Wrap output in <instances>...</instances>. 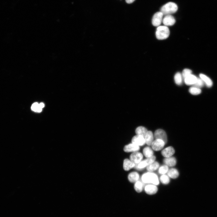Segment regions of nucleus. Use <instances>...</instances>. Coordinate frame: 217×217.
<instances>
[{
	"instance_id": "nucleus-1",
	"label": "nucleus",
	"mask_w": 217,
	"mask_h": 217,
	"mask_svg": "<svg viewBox=\"0 0 217 217\" xmlns=\"http://www.w3.org/2000/svg\"><path fill=\"white\" fill-rule=\"evenodd\" d=\"M141 180L144 183H151L155 185H158L159 184L157 175L151 172L143 174L141 177Z\"/></svg>"
},
{
	"instance_id": "nucleus-2",
	"label": "nucleus",
	"mask_w": 217,
	"mask_h": 217,
	"mask_svg": "<svg viewBox=\"0 0 217 217\" xmlns=\"http://www.w3.org/2000/svg\"><path fill=\"white\" fill-rule=\"evenodd\" d=\"M178 9V6L175 3L170 2L162 6L160 9V11L163 15H171L175 13Z\"/></svg>"
},
{
	"instance_id": "nucleus-3",
	"label": "nucleus",
	"mask_w": 217,
	"mask_h": 217,
	"mask_svg": "<svg viewBox=\"0 0 217 217\" xmlns=\"http://www.w3.org/2000/svg\"><path fill=\"white\" fill-rule=\"evenodd\" d=\"M170 31L168 27L165 26H159L157 28L156 35L159 40L167 39L169 36Z\"/></svg>"
},
{
	"instance_id": "nucleus-4",
	"label": "nucleus",
	"mask_w": 217,
	"mask_h": 217,
	"mask_svg": "<svg viewBox=\"0 0 217 217\" xmlns=\"http://www.w3.org/2000/svg\"><path fill=\"white\" fill-rule=\"evenodd\" d=\"M156 159V156H154L147 158L146 159L141 161L139 163L135 164V166L136 168L138 170H142L145 167L154 162Z\"/></svg>"
},
{
	"instance_id": "nucleus-5",
	"label": "nucleus",
	"mask_w": 217,
	"mask_h": 217,
	"mask_svg": "<svg viewBox=\"0 0 217 217\" xmlns=\"http://www.w3.org/2000/svg\"><path fill=\"white\" fill-rule=\"evenodd\" d=\"M163 14L161 12H157L153 15L152 19V24L155 27L159 26L162 21Z\"/></svg>"
},
{
	"instance_id": "nucleus-6",
	"label": "nucleus",
	"mask_w": 217,
	"mask_h": 217,
	"mask_svg": "<svg viewBox=\"0 0 217 217\" xmlns=\"http://www.w3.org/2000/svg\"><path fill=\"white\" fill-rule=\"evenodd\" d=\"M154 136L155 138L163 140L166 143L167 141V136L165 132L163 130L159 129L155 132Z\"/></svg>"
},
{
	"instance_id": "nucleus-7",
	"label": "nucleus",
	"mask_w": 217,
	"mask_h": 217,
	"mask_svg": "<svg viewBox=\"0 0 217 217\" xmlns=\"http://www.w3.org/2000/svg\"><path fill=\"white\" fill-rule=\"evenodd\" d=\"M143 158L142 154L140 152H135L133 153L130 156V160L135 164L140 163Z\"/></svg>"
},
{
	"instance_id": "nucleus-8",
	"label": "nucleus",
	"mask_w": 217,
	"mask_h": 217,
	"mask_svg": "<svg viewBox=\"0 0 217 217\" xmlns=\"http://www.w3.org/2000/svg\"><path fill=\"white\" fill-rule=\"evenodd\" d=\"M165 144V142L163 140L156 139L153 141L151 146L153 150L158 151L162 149L164 147Z\"/></svg>"
},
{
	"instance_id": "nucleus-9",
	"label": "nucleus",
	"mask_w": 217,
	"mask_h": 217,
	"mask_svg": "<svg viewBox=\"0 0 217 217\" xmlns=\"http://www.w3.org/2000/svg\"><path fill=\"white\" fill-rule=\"evenodd\" d=\"M132 142L138 146H142L146 143L144 137L141 135H137L132 138Z\"/></svg>"
},
{
	"instance_id": "nucleus-10",
	"label": "nucleus",
	"mask_w": 217,
	"mask_h": 217,
	"mask_svg": "<svg viewBox=\"0 0 217 217\" xmlns=\"http://www.w3.org/2000/svg\"><path fill=\"white\" fill-rule=\"evenodd\" d=\"M162 22L165 26H171L175 22V20L173 16L171 15H166L162 19Z\"/></svg>"
},
{
	"instance_id": "nucleus-11",
	"label": "nucleus",
	"mask_w": 217,
	"mask_h": 217,
	"mask_svg": "<svg viewBox=\"0 0 217 217\" xmlns=\"http://www.w3.org/2000/svg\"><path fill=\"white\" fill-rule=\"evenodd\" d=\"M140 149L139 146L132 143L125 145L123 149L126 152H134L139 150Z\"/></svg>"
},
{
	"instance_id": "nucleus-12",
	"label": "nucleus",
	"mask_w": 217,
	"mask_h": 217,
	"mask_svg": "<svg viewBox=\"0 0 217 217\" xmlns=\"http://www.w3.org/2000/svg\"><path fill=\"white\" fill-rule=\"evenodd\" d=\"M144 190L146 193L149 195L155 194L158 191L157 187L154 184H148L145 186Z\"/></svg>"
},
{
	"instance_id": "nucleus-13",
	"label": "nucleus",
	"mask_w": 217,
	"mask_h": 217,
	"mask_svg": "<svg viewBox=\"0 0 217 217\" xmlns=\"http://www.w3.org/2000/svg\"><path fill=\"white\" fill-rule=\"evenodd\" d=\"M175 153L174 148L172 146H169L162 150L161 154L163 156L166 158L171 156Z\"/></svg>"
},
{
	"instance_id": "nucleus-14",
	"label": "nucleus",
	"mask_w": 217,
	"mask_h": 217,
	"mask_svg": "<svg viewBox=\"0 0 217 217\" xmlns=\"http://www.w3.org/2000/svg\"><path fill=\"white\" fill-rule=\"evenodd\" d=\"M135 164L130 159H126L123 162V167L124 170L126 171H128L132 168L134 167Z\"/></svg>"
},
{
	"instance_id": "nucleus-15",
	"label": "nucleus",
	"mask_w": 217,
	"mask_h": 217,
	"mask_svg": "<svg viewBox=\"0 0 217 217\" xmlns=\"http://www.w3.org/2000/svg\"><path fill=\"white\" fill-rule=\"evenodd\" d=\"M197 79L195 76L191 74L184 79V82L187 85H193L197 81Z\"/></svg>"
},
{
	"instance_id": "nucleus-16",
	"label": "nucleus",
	"mask_w": 217,
	"mask_h": 217,
	"mask_svg": "<svg viewBox=\"0 0 217 217\" xmlns=\"http://www.w3.org/2000/svg\"><path fill=\"white\" fill-rule=\"evenodd\" d=\"M163 162L168 166L172 167L176 165V160L175 157L171 156L164 159Z\"/></svg>"
},
{
	"instance_id": "nucleus-17",
	"label": "nucleus",
	"mask_w": 217,
	"mask_h": 217,
	"mask_svg": "<svg viewBox=\"0 0 217 217\" xmlns=\"http://www.w3.org/2000/svg\"><path fill=\"white\" fill-rule=\"evenodd\" d=\"M139 178V174L136 172H132L128 175V179L131 183H134L138 181Z\"/></svg>"
},
{
	"instance_id": "nucleus-18",
	"label": "nucleus",
	"mask_w": 217,
	"mask_h": 217,
	"mask_svg": "<svg viewBox=\"0 0 217 217\" xmlns=\"http://www.w3.org/2000/svg\"><path fill=\"white\" fill-rule=\"evenodd\" d=\"M145 143L148 145H151L153 141V136L150 131H148L145 137Z\"/></svg>"
},
{
	"instance_id": "nucleus-19",
	"label": "nucleus",
	"mask_w": 217,
	"mask_h": 217,
	"mask_svg": "<svg viewBox=\"0 0 217 217\" xmlns=\"http://www.w3.org/2000/svg\"><path fill=\"white\" fill-rule=\"evenodd\" d=\"M200 77L207 87H210L212 86V81L209 77L202 74H200Z\"/></svg>"
},
{
	"instance_id": "nucleus-20",
	"label": "nucleus",
	"mask_w": 217,
	"mask_h": 217,
	"mask_svg": "<svg viewBox=\"0 0 217 217\" xmlns=\"http://www.w3.org/2000/svg\"><path fill=\"white\" fill-rule=\"evenodd\" d=\"M148 131L144 127L139 126L136 129L135 132L137 135H141L145 137Z\"/></svg>"
},
{
	"instance_id": "nucleus-21",
	"label": "nucleus",
	"mask_w": 217,
	"mask_h": 217,
	"mask_svg": "<svg viewBox=\"0 0 217 217\" xmlns=\"http://www.w3.org/2000/svg\"><path fill=\"white\" fill-rule=\"evenodd\" d=\"M168 175L170 177L175 179L178 177L179 175L178 171L175 168H171L167 172Z\"/></svg>"
},
{
	"instance_id": "nucleus-22",
	"label": "nucleus",
	"mask_w": 217,
	"mask_h": 217,
	"mask_svg": "<svg viewBox=\"0 0 217 217\" xmlns=\"http://www.w3.org/2000/svg\"><path fill=\"white\" fill-rule=\"evenodd\" d=\"M159 166V164L157 162L154 161L147 166V170L152 172L156 170Z\"/></svg>"
},
{
	"instance_id": "nucleus-23",
	"label": "nucleus",
	"mask_w": 217,
	"mask_h": 217,
	"mask_svg": "<svg viewBox=\"0 0 217 217\" xmlns=\"http://www.w3.org/2000/svg\"><path fill=\"white\" fill-rule=\"evenodd\" d=\"M143 153L145 156L147 158L152 156L153 154V151L149 147L144 148L143 150Z\"/></svg>"
},
{
	"instance_id": "nucleus-24",
	"label": "nucleus",
	"mask_w": 217,
	"mask_h": 217,
	"mask_svg": "<svg viewBox=\"0 0 217 217\" xmlns=\"http://www.w3.org/2000/svg\"><path fill=\"white\" fill-rule=\"evenodd\" d=\"M182 76L180 72L177 73L174 76V80L176 83L178 85H180L182 82Z\"/></svg>"
},
{
	"instance_id": "nucleus-25",
	"label": "nucleus",
	"mask_w": 217,
	"mask_h": 217,
	"mask_svg": "<svg viewBox=\"0 0 217 217\" xmlns=\"http://www.w3.org/2000/svg\"><path fill=\"white\" fill-rule=\"evenodd\" d=\"M143 186L142 183L140 181H138L134 184V188L137 192L140 193L143 190Z\"/></svg>"
},
{
	"instance_id": "nucleus-26",
	"label": "nucleus",
	"mask_w": 217,
	"mask_h": 217,
	"mask_svg": "<svg viewBox=\"0 0 217 217\" xmlns=\"http://www.w3.org/2000/svg\"><path fill=\"white\" fill-rule=\"evenodd\" d=\"M189 92L192 94L197 95L200 94L201 92L200 88L193 86L190 88L189 90Z\"/></svg>"
},
{
	"instance_id": "nucleus-27",
	"label": "nucleus",
	"mask_w": 217,
	"mask_h": 217,
	"mask_svg": "<svg viewBox=\"0 0 217 217\" xmlns=\"http://www.w3.org/2000/svg\"><path fill=\"white\" fill-rule=\"evenodd\" d=\"M160 179L161 182L165 184H168L170 182L169 177L166 175L163 174L160 177Z\"/></svg>"
},
{
	"instance_id": "nucleus-28",
	"label": "nucleus",
	"mask_w": 217,
	"mask_h": 217,
	"mask_svg": "<svg viewBox=\"0 0 217 217\" xmlns=\"http://www.w3.org/2000/svg\"><path fill=\"white\" fill-rule=\"evenodd\" d=\"M168 170V168L166 165H164L160 167L159 170V172L161 174H164L167 173Z\"/></svg>"
},
{
	"instance_id": "nucleus-29",
	"label": "nucleus",
	"mask_w": 217,
	"mask_h": 217,
	"mask_svg": "<svg viewBox=\"0 0 217 217\" xmlns=\"http://www.w3.org/2000/svg\"><path fill=\"white\" fill-rule=\"evenodd\" d=\"M204 84V82L203 80L200 78H197V81L193 85V86L200 88L203 87Z\"/></svg>"
},
{
	"instance_id": "nucleus-30",
	"label": "nucleus",
	"mask_w": 217,
	"mask_h": 217,
	"mask_svg": "<svg viewBox=\"0 0 217 217\" xmlns=\"http://www.w3.org/2000/svg\"><path fill=\"white\" fill-rule=\"evenodd\" d=\"M192 71L188 69H185L182 71V76L184 79L187 77L191 74Z\"/></svg>"
},
{
	"instance_id": "nucleus-31",
	"label": "nucleus",
	"mask_w": 217,
	"mask_h": 217,
	"mask_svg": "<svg viewBox=\"0 0 217 217\" xmlns=\"http://www.w3.org/2000/svg\"><path fill=\"white\" fill-rule=\"evenodd\" d=\"M39 107V104L37 102H35L32 105L31 108L33 111L37 112V110Z\"/></svg>"
},
{
	"instance_id": "nucleus-32",
	"label": "nucleus",
	"mask_w": 217,
	"mask_h": 217,
	"mask_svg": "<svg viewBox=\"0 0 217 217\" xmlns=\"http://www.w3.org/2000/svg\"><path fill=\"white\" fill-rule=\"evenodd\" d=\"M135 0H125L126 2L128 4H131L133 3Z\"/></svg>"
},
{
	"instance_id": "nucleus-33",
	"label": "nucleus",
	"mask_w": 217,
	"mask_h": 217,
	"mask_svg": "<svg viewBox=\"0 0 217 217\" xmlns=\"http://www.w3.org/2000/svg\"><path fill=\"white\" fill-rule=\"evenodd\" d=\"M39 107L42 108L44 106V105L43 103H40L39 104Z\"/></svg>"
},
{
	"instance_id": "nucleus-34",
	"label": "nucleus",
	"mask_w": 217,
	"mask_h": 217,
	"mask_svg": "<svg viewBox=\"0 0 217 217\" xmlns=\"http://www.w3.org/2000/svg\"><path fill=\"white\" fill-rule=\"evenodd\" d=\"M42 110V108H40L39 107L38 108L37 110V112H40Z\"/></svg>"
}]
</instances>
